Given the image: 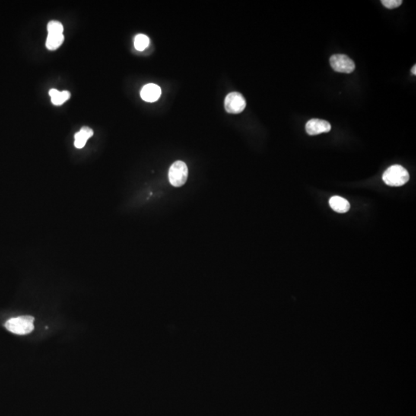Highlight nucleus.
Instances as JSON below:
<instances>
[{"label":"nucleus","instance_id":"obj_6","mask_svg":"<svg viewBox=\"0 0 416 416\" xmlns=\"http://www.w3.org/2000/svg\"><path fill=\"white\" fill-rule=\"evenodd\" d=\"M305 130L309 135L315 136L329 132L331 126L329 122L324 120L312 119L305 125Z\"/></svg>","mask_w":416,"mask_h":416},{"label":"nucleus","instance_id":"obj_14","mask_svg":"<svg viewBox=\"0 0 416 416\" xmlns=\"http://www.w3.org/2000/svg\"><path fill=\"white\" fill-rule=\"evenodd\" d=\"M382 5L389 10L398 8L402 4L401 0H382Z\"/></svg>","mask_w":416,"mask_h":416},{"label":"nucleus","instance_id":"obj_11","mask_svg":"<svg viewBox=\"0 0 416 416\" xmlns=\"http://www.w3.org/2000/svg\"><path fill=\"white\" fill-rule=\"evenodd\" d=\"M64 40V34H48L46 41V48L49 50H55L61 46Z\"/></svg>","mask_w":416,"mask_h":416},{"label":"nucleus","instance_id":"obj_13","mask_svg":"<svg viewBox=\"0 0 416 416\" xmlns=\"http://www.w3.org/2000/svg\"><path fill=\"white\" fill-rule=\"evenodd\" d=\"M48 34H63L64 33V26L59 21L49 22L47 25Z\"/></svg>","mask_w":416,"mask_h":416},{"label":"nucleus","instance_id":"obj_7","mask_svg":"<svg viewBox=\"0 0 416 416\" xmlns=\"http://www.w3.org/2000/svg\"><path fill=\"white\" fill-rule=\"evenodd\" d=\"M160 95H161V89L154 83H148L143 87L141 91V98L148 103L157 101L160 98Z\"/></svg>","mask_w":416,"mask_h":416},{"label":"nucleus","instance_id":"obj_4","mask_svg":"<svg viewBox=\"0 0 416 416\" xmlns=\"http://www.w3.org/2000/svg\"><path fill=\"white\" fill-rule=\"evenodd\" d=\"M331 68L338 73L351 74L355 69L354 61L344 54H335L330 58Z\"/></svg>","mask_w":416,"mask_h":416},{"label":"nucleus","instance_id":"obj_1","mask_svg":"<svg viewBox=\"0 0 416 416\" xmlns=\"http://www.w3.org/2000/svg\"><path fill=\"white\" fill-rule=\"evenodd\" d=\"M382 180L388 186L401 187L408 182L409 173L401 165H392L385 170Z\"/></svg>","mask_w":416,"mask_h":416},{"label":"nucleus","instance_id":"obj_5","mask_svg":"<svg viewBox=\"0 0 416 416\" xmlns=\"http://www.w3.org/2000/svg\"><path fill=\"white\" fill-rule=\"evenodd\" d=\"M246 100L245 97L237 92L229 93L224 100V108L227 113L239 114L246 107Z\"/></svg>","mask_w":416,"mask_h":416},{"label":"nucleus","instance_id":"obj_10","mask_svg":"<svg viewBox=\"0 0 416 416\" xmlns=\"http://www.w3.org/2000/svg\"><path fill=\"white\" fill-rule=\"evenodd\" d=\"M49 96L51 97V101L52 104L55 106H60L63 103H65L67 100L71 98V94L69 91L60 92L59 90H55V89H51L49 92Z\"/></svg>","mask_w":416,"mask_h":416},{"label":"nucleus","instance_id":"obj_3","mask_svg":"<svg viewBox=\"0 0 416 416\" xmlns=\"http://www.w3.org/2000/svg\"><path fill=\"white\" fill-rule=\"evenodd\" d=\"M188 176V168L183 161L174 162L169 170L170 183L174 187H182L186 183Z\"/></svg>","mask_w":416,"mask_h":416},{"label":"nucleus","instance_id":"obj_2","mask_svg":"<svg viewBox=\"0 0 416 416\" xmlns=\"http://www.w3.org/2000/svg\"><path fill=\"white\" fill-rule=\"evenodd\" d=\"M34 318L32 316H20L7 321L6 328L16 335H24L30 334L34 329Z\"/></svg>","mask_w":416,"mask_h":416},{"label":"nucleus","instance_id":"obj_8","mask_svg":"<svg viewBox=\"0 0 416 416\" xmlns=\"http://www.w3.org/2000/svg\"><path fill=\"white\" fill-rule=\"evenodd\" d=\"M329 205L335 212L344 214L350 210V204L347 200L339 196H334L329 200Z\"/></svg>","mask_w":416,"mask_h":416},{"label":"nucleus","instance_id":"obj_15","mask_svg":"<svg viewBox=\"0 0 416 416\" xmlns=\"http://www.w3.org/2000/svg\"><path fill=\"white\" fill-rule=\"evenodd\" d=\"M415 69H416V66L415 65L413 66L412 69H411V74H412L413 75H416V71H415L416 70H415Z\"/></svg>","mask_w":416,"mask_h":416},{"label":"nucleus","instance_id":"obj_12","mask_svg":"<svg viewBox=\"0 0 416 416\" xmlns=\"http://www.w3.org/2000/svg\"><path fill=\"white\" fill-rule=\"evenodd\" d=\"M150 39L148 36L144 34H138L134 39V46L138 51H144L148 46Z\"/></svg>","mask_w":416,"mask_h":416},{"label":"nucleus","instance_id":"obj_9","mask_svg":"<svg viewBox=\"0 0 416 416\" xmlns=\"http://www.w3.org/2000/svg\"><path fill=\"white\" fill-rule=\"evenodd\" d=\"M93 135V130L88 127H83L78 133L74 136V146L77 148L81 149L86 145V143Z\"/></svg>","mask_w":416,"mask_h":416}]
</instances>
